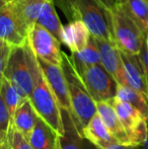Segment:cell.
Wrapping results in <instances>:
<instances>
[{
	"instance_id": "cell-11",
	"label": "cell",
	"mask_w": 148,
	"mask_h": 149,
	"mask_svg": "<svg viewBox=\"0 0 148 149\" xmlns=\"http://www.w3.org/2000/svg\"><path fill=\"white\" fill-rule=\"evenodd\" d=\"M120 50V49H119ZM121 57L124 64L125 75L128 85L138 90L147 97L146 77H145L144 65L139 54H131L120 50ZM148 98V97H147Z\"/></svg>"
},
{
	"instance_id": "cell-35",
	"label": "cell",
	"mask_w": 148,
	"mask_h": 149,
	"mask_svg": "<svg viewBox=\"0 0 148 149\" xmlns=\"http://www.w3.org/2000/svg\"><path fill=\"white\" fill-rule=\"evenodd\" d=\"M5 45H7V44H5L3 41H1V40H0V49H1V48H3Z\"/></svg>"
},
{
	"instance_id": "cell-10",
	"label": "cell",
	"mask_w": 148,
	"mask_h": 149,
	"mask_svg": "<svg viewBox=\"0 0 148 149\" xmlns=\"http://www.w3.org/2000/svg\"><path fill=\"white\" fill-rule=\"evenodd\" d=\"M38 61L46 77V80L48 81L52 91L57 98L60 108L71 113V104L68 93L67 82L61 65H55L40 59H38Z\"/></svg>"
},
{
	"instance_id": "cell-14",
	"label": "cell",
	"mask_w": 148,
	"mask_h": 149,
	"mask_svg": "<svg viewBox=\"0 0 148 149\" xmlns=\"http://www.w3.org/2000/svg\"><path fill=\"white\" fill-rule=\"evenodd\" d=\"M97 112L103 120L104 124L112 136L118 141L119 144L131 145V142L127 135V132L119 118L116 110L108 102H97Z\"/></svg>"
},
{
	"instance_id": "cell-32",
	"label": "cell",
	"mask_w": 148,
	"mask_h": 149,
	"mask_svg": "<svg viewBox=\"0 0 148 149\" xmlns=\"http://www.w3.org/2000/svg\"><path fill=\"white\" fill-rule=\"evenodd\" d=\"M0 149H11L10 143H9V141H8V138L4 142H2V143L0 144Z\"/></svg>"
},
{
	"instance_id": "cell-29",
	"label": "cell",
	"mask_w": 148,
	"mask_h": 149,
	"mask_svg": "<svg viewBox=\"0 0 148 149\" xmlns=\"http://www.w3.org/2000/svg\"><path fill=\"white\" fill-rule=\"evenodd\" d=\"M95 1H97L99 5L103 6L105 9L109 10V11L113 10V8H114V6H115V0H95Z\"/></svg>"
},
{
	"instance_id": "cell-25",
	"label": "cell",
	"mask_w": 148,
	"mask_h": 149,
	"mask_svg": "<svg viewBox=\"0 0 148 149\" xmlns=\"http://www.w3.org/2000/svg\"><path fill=\"white\" fill-rule=\"evenodd\" d=\"M11 129L12 122L9 116V112L0 93V144L7 139Z\"/></svg>"
},
{
	"instance_id": "cell-18",
	"label": "cell",
	"mask_w": 148,
	"mask_h": 149,
	"mask_svg": "<svg viewBox=\"0 0 148 149\" xmlns=\"http://www.w3.org/2000/svg\"><path fill=\"white\" fill-rule=\"evenodd\" d=\"M63 134L59 135V149H82L84 137L79 133L71 113L61 109Z\"/></svg>"
},
{
	"instance_id": "cell-4",
	"label": "cell",
	"mask_w": 148,
	"mask_h": 149,
	"mask_svg": "<svg viewBox=\"0 0 148 149\" xmlns=\"http://www.w3.org/2000/svg\"><path fill=\"white\" fill-rule=\"evenodd\" d=\"M109 17L117 47L131 54H140L146 37L141 29L116 4L109 11Z\"/></svg>"
},
{
	"instance_id": "cell-8",
	"label": "cell",
	"mask_w": 148,
	"mask_h": 149,
	"mask_svg": "<svg viewBox=\"0 0 148 149\" xmlns=\"http://www.w3.org/2000/svg\"><path fill=\"white\" fill-rule=\"evenodd\" d=\"M28 43L38 59L55 65H61V43L41 24L36 22L30 29L28 33Z\"/></svg>"
},
{
	"instance_id": "cell-17",
	"label": "cell",
	"mask_w": 148,
	"mask_h": 149,
	"mask_svg": "<svg viewBox=\"0 0 148 149\" xmlns=\"http://www.w3.org/2000/svg\"><path fill=\"white\" fill-rule=\"evenodd\" d=\"M58 137L57 131L39 116L28 141L34 149H59Z\"/></svg>"
},
{
	"instance_id": "cell-15",
	"label": "cell",
	"mask_w": 148,
	"mask_h": 149,
	"mask_svg": "<svg viewBox=\"0 0 148 149\" xmlns=\"http://www.w3.org/2000/svg\"><path fill=\"white\" fill-rule=\"evenodd\" d=\"M90 31L80 20H72L63 26L62 42L71 53L79 52L87 46L90 39Z\"/></svg>"
},
{
	"instance_id": "cell-34",
	"label": "cell",
	"mask_w": 148,
	"mask_h": 149,
	"mask_svg": "<svg viewBox=\"0 0 148 149\" xmlns=\"http://www.w3.org/2000/svg\"><path fill=\"white\" fill-rule=\"evenodd\" d=\"M6 3H7V2H6L5 0H0V7H1V6H3V5H5Z\"/></svg>"
},
{
	"instance_id": "cell-7",
	"label": "cell",
	"mask_w": 148,
	"mask_h": 149,
	"mask_svg": "<svg viewBox=\"0 0 148 149\" xmlns=\"http://www.w3.org/2000/svg\"><path fill=\"white\" fill-rule=\"evenodd\" d=\"M113 108L116 110L119 118L122 122L131 145L141 146L144 144L148 136V121L138 111L127 102L119 100L117 96L110 100Z\"/></svg>"
},
{
	"instance_id": "cell-5",
	"label": "cell",
	"mask_w": 148,
	"mask_h": 149,
	"mask_svg": "<svg viewBox=\"0 0 148 149\" xmlns=\"http://www.w3.org/2000/svg\"><path fill=\"white\" fill-rule=\"evenodd\" d=\"M4 77L19 90L24 97L30 98L33 90V76L24 45L11 46L6 61Z\"/></svg>"
},
{
	"instance_id": "cell-23",
	"label": "cell",
	"mask_w": 148,
	"mask_h": 149,
	"mask_svg": "<svg viewBox=\"0 0 148 149\" xmlns=\"http://www.w3.org/2000/svg\"><path fill=\"white\" fill-rule=\"evenodd\" d=\"M116 96L132 106L148 121V98L144 94L129 85H119Z\"/></svg>"
},
{
	"instance_id": "cell-20",
	"label": "cell",
	"mask_w": 148,
	"mask_h": 149,
	"mask_svg": "<svg viewBox=\"0 0 148 149\" xmlns=\"http://www.w3.org/2000/svg\"><path fill=\"white\" fill-rule=\"evenodd\" d=\"M120 7L146 36L148 31V0H115Z\"/></svg>"
},
{
	"instance_id": "cell-36",
	"label": "cell",
	"mask_w": 148,
	"mask_h": 149,
	"mask_svg": "<svg viewBox=\"0 0 148 149\" xmlns=\"http://www.w3.org/2000/svg\"><path fill=\"white\" fill-rule=\"evenodd\" d=\"M145 42H146V44L148 45V31H147V33H146V37H145Z\"/></svg>"
},
{
	"instance_id": "cell-33",
	"label": "cell",
	"mask_w": 148,
	"mask_h": 149,
	"mask_svg": "<svg viewBox=\"0 0 148 149\" xmlns=\"http://www.w3.org/2000/svg\"><path fill=\"white\" fill-rule=\"evenodd\" d=\"M138 149H148V136H147V139L145 140L144 144L141 146H138Z\"/></svg>"
},
{
	"instance_id": "cell-28",
	"label": "cell",
	"mask_w": 148,
	"mask_h": 149,
	"mask_svg": "<svg viewBox=\"0 0 148 149\" xmlns=\"http://www.w3.org/2000/svg\"><path fill=\"white\" fill-rule=\"evenodd\" d=\"M140 57L141 60L144 65V70H145V77H146V86H147V97H148V45L146 42H144L142 46V49L140 52Z\"/></svg>"
},
{
	"instance_id": "cell-22",
	"label": "cell",
	"mask_w": 148,
	"mask_h": 149,
	"mask_svg": "<svg viewBox=\"0 0 148 149\" xmlns=\"http://www.w3.org/2000/svg\"><path fill=\"white\" fill-rule=\"evenodd\" d=\"M69 57L78 74H81L87 67L99 64L101 63V56H99V52L97 49V43H95L94 37L90 36V39H89L86 47L79 52L71 53Z\"/></svg>"
},
{
	"instance_id": "cell-1",
	"label": "cell",
	"mask_w": 148,
	"mask_h": 149,
	"mask_svg": "<svg viewBox=\"0 0 148 149\" xmlns=\"http://www.w3.org/2000/svg\"><path fill=\"white\" fill-rule=\"evenodd\" d=\"M31 71L33 76V90L30 100L37 111L38 115L44 119L57 131L59 135L63 134V123H62L61 108L54 92L52 91L46 77L40 67L39 61L26 40L24 44Z\"/></svg>"
},
{
	"instance_id": "cell-30",
	"label": "cell",
	"mask_w": 148,
	"mask_h": 149,
	"mask_svg": "<svg viewBox=\"0 0 148 149\" xmlns=\"http://www.w3.org/2000/svg\"><path fill=\"white\" fill-rule=\"evenodd\" d=\"M107 149H138V146L134 145H124V144H114Z\"/></svg>"
},
{
	"instance_id": "cell-3",
	"label": "cell",
	"mask_w": 148,
	"mask_h": 149,
	"mask_svg": "<svg viewBox=\"0 0 148 149\" xmlns=\"http://www.w3.org/2000/svg\"><path fill=\"white\" fill-rule=\"evenodd\" d=\"M61 67L67 82L71 104V115L79 133L83 136V129L97 113V104L87 91L81 77L75 70L69 55L62 52Z\"/></svg>"
},
{
	"instance_id": "cell-37",
	"label": "cell",
	"mask_w": 148,
	"mask_h": 149,
	"mask_svg": "<svg viewBox=\"0 0 148 149\" xmlns=\"http://www.w3.org/2000/svg\"><path fill=\"white\" fill-rule=\"evenodd\" d=\"M5 1H6V2H7V3H8V2H10V1H11V0H5Z\"/></svg>"
},
{
	"instance_id": "cell-12",
	"label": "cell",
	"mask_w": 148,
	"mask_h": 149,
	"mask_svg": "<svg viewBox=\"0 0 148 149\" xmlns=\"http://www.w3.org/2000/svg\"><path fill=\"white\" fill-rule=\"evenodd\" d=\"M0 40L9 46H24L28 40L7 3L0 7Z\"/></svg>"
},
{
	"instance_id": "cell-21",
	"label": "cell",
	"mask_w": 148,
	"mask_h": 149,
	"mask_svg": "<svg viewBox=\"0 0 148 149\" xmlns=\"http://www.w3.org/2000/svg\"><path fill=\"white\" fill-rule=\"evenodd\" d=\"M37 24H41L46 30L49 31L60 43L62 42L63 24L56 12L54 0H45L38 16Z\"/></svg>"
},
{
	"instance_id": "cell-9",
	"label": "cell",
	"mask_w": 148,
	"mask_h": 149,
	"mask_svg": "<svg viewBox=\"0 0 148 149\" xmlns=\"http://www.w3.org/2000/svg\"><path fill=\"white\" fill-rule=\"evenodd\" d=\"M94 40L101 56V64L114 77L119 85H128L120 50L116 44L95 37Z\"/></svg>"
},
{
	"instance_id": "cell-13",
	"label": "cell",
	"mask_w": 148,
	"mask_h": 149,
	"mask_svg": "<svg viewBox=\"0 0 148 149\" xmlns=\"http://www.w3.org/2000/svg\"><path fill=\"white\" fill-rule=\"evenodd\" d=\"M44 2L45 0H11L7 3L26 36L30 29L37 22Z\"/></svg>"
},
{
	"instance_id": "cell-16",
	"label": "cell",
	"mask_w": 148,
	"mask_h": 149,
	"mask_svg": "<svg viewBox=\"0 0 148 149\" xmlns=\"http://www.w3.org/2000/svg\"><path fill=\"white\" fill-rule=\"evenodd\" d=\"M83 137L99 149H107L114 144H118V141L110 133L97 112L83 129Z\"/></svg>"
},
{
	"instance_id": "cell-26",
	"label": "cell",
	"mask_w": 148,
	"mask_h": 149,
	"mask_svg": "<svg viewBox=\"0 0 148 149\" xmlns=\"http://www.w3.org/2000/svg\"><path fill=\"white\" fill-rule=\"evenodd\" d=\"M8 141L10 143L11 149H34L31 145L28 139H26L20 132L12 128L8 135Z\"/></svg>"
},
{
	"instance_id": "cell-27",
	"label": "cell",
	"mask_w": 148,
	"mask_h": 149,
	"mask_svg": "<svg viewBox=\"0 0 148 149\" xmlns=\"http://www.w3.org/2000/svg\"><path fill=\"white\" fill-rule=\"evenodd\" d=\"M10 48L11 46L5 45L3 48L0 49V87H1V82L4 76V70H5L6 61H7L8 55H9Z\"/></svg>"
},
{
	"instance_id": "cell-2",
	"label": "cell",
	"mask_w": 148,
	"mask_h": 149,
	"mask_svg": "<svg viewBox=\"0 0 148 149\" xmlns=\"http://www.w3.org/2000/svg\"><path fill=\"white\" fill-rule=\"evenodd\" d=\"M68 22L80 20L99 39L114 43L111 30L109 10L105 9L95 0H54Z\"/></svg>"
},
{
	"instance_id": "cell-6",
	"label": "cell",
	"mask_w": 148,
	"mask_h": 149,
	"mask_svg": "<svg viewBox=\"0 0 148 149\" xmlns=\"http://www.w3.org/2000/svg\"><path fill=\"white\" fill-rule=\"evenodd\" d=\"M79 76L95 104L116 96L119 84L101 63L87 67Z\"/></svg>"
},
{
	"instance_id": "cell-19",
	"label": "cell",
	"mask_w": 148,
	"mask_h": 149,
	"mask_svg": "<svg viewBox=\"0 0 148 149\" xmlns=\"http://www.w3.org/2000/svg\"><path fill=\"white\" fill-rule=\"evenodd\" d=\"M38 117L39 115L35 110L31 100L24 98L14 113L13 120H12V128L17 130L26 139H28L36 125Z\"/></svg>"
},
{
	"instance_id": "cell-31",
	"label": "cell",
	"mask_w": 148,
	"mask_h": 149,
	"mask_svg": "<svg viewBox=\"0 0 148 149\" xmlns=\"http://www.w3.org/2000/svg\"><path fill=\"white\" fill-rule=\"evenodd\" d=\"M82 149H99L95 145H93L91 142H89L88 140H86L84 138V142H83V148Z\"/></svg>"
},
{
	"instance_id": "cell-24",
	"label": "cell",
	"mask_w": 148,
	"mask_h": 149,
	"mask_svg": "<svg viewBox=\"0 0 148 149\" xmlns=\"http://www.w3.org/2000/svg\"><path fill=\"white\" fill-rule=\"evenodd\" d=\"M0 93H1L2 97H3V100H4V102H5L6 107H7L10 119H11V122H12L16 109L19 107V104H22L24 98H28V97H24L22 94V92L4 76L1 82Z\"/></svg>"
}]
</instances>
